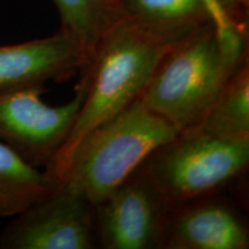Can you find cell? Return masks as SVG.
Instances as JSON below:
<instances>
[{
    "label": "cell",
    "mask_w": 249,
    "mask_h": 249,
    "mask_svg": "<svg viewBox=\"0 0 249 249\" xmlns=\"http://www.w3.org/2000/svg\"><path fill=\"white\" fill-rule=\"evenodd\" d=\"M85 66L79 46L60 30L45 38L0 45V93L62 82Z\"/></svg>",
    "instance_id": "8"
},
{
    "label": "cell",
    "mask_w": 249,
    "mask_h": 249,
    "mask_svg": "<svg viewBox=\"0 0 249 249\" xmlns=\"http://www.w3.org/2000/svg\"><path fill=\"white\" fill-rule=\"evenodd\" d=\"M249 164V141L214 136L200 126L181 130L139 167L170 207L210 196Z\"/></svg>",
    "instance_id": "4"
},
{
    "label": "cell",
    "mask_w": 249,
    "mask_h": 249,
    "mask_svg": "<svg viewBox=\"0 0 249 249\" xmlns=\"http://www.w3.org/2000/svg\"><path fill=\"white\" fill-rule=\"evenodd\" d=\"M95 209L98 248H163L172 208L138 171Z\"/></svg>",
    "instance_id": "7"
},
{
    "label": "cell",
    "mask_w": 249,
    "mask_h": 249,
    "mask_svg": "<svg viewBox=\"0 0 249 249\" xmlns=\"http://www.w3.org/2000/svg\"><path fill=\"white\" fill-rule=\"evenodd\" d=\"M223 2L236 20L247 23L249 0H223Z\"/></svg>",
    "instance_id": "15"
},
{
    "label": "cell",
    "mask_w": 249,
    "mask_h": 249,
    "mask_svg": "<svg viewBox=\"0 0 249 249\" xmlns=\"http://www.w3.org/2000/svg\"><path fill=\"white\" fill-rule=\"evenodd\" d=\"M246 58L227 53L214 27L207 24L165 55L142 102L178 132L197 126Z\"/></svg>",
    "instance_id": "3"
},
{
    "label": "cell",
    "mask_w": 249,
    "mask_h": 249,
    "mask_svg": "<svg viewBox=\"0 0 249 249\" xmlns=\"http://www.w3.org/2000/svg\"><path fill=\"white\" fill-rule=\"evenodd\" d=\"M178 133L140 97L81 140L58 181L96 207Z\"/></svg>",
    "instance_id": "2"
},
{
    "label": "cell",
    "mask_w": 249,
    "mask_h": 249,
    "mask_svg": "<svg viewBox=\"0 0 249 249\" xmlns=\"http://www.w3.org/2000/svg\"><path fill=\"white\" fill-rule=\"evenodd\" d=\"M197 126L220 139L249 141L248 58L226 81Z\"/></svg>",
    "instance_id": "12"
},
{
    "label": "cell",
    "mask_w": 249,
    "mask_h": 249,
    "mask_svg": "<svg viewBox=\"0 0 249 249\" xmlns=\"http://www.w3.org/2000/svg\"><path fill=\"white\" fill-rule=\"evenodd\" d=\"M2 249L98 248L96 209L87 198L57 181L0 231Z\"/></svg>",
    "instance_id": "5"
},
{
    "label": "cell",
    "mask_w": 249,
    "mask_h": 249,
    "mask_svg": "<svg viewBox=\"0 0 249 249\" xmlns=\"http://www.w3.org/2000/svg\"><path fill=\"white\" fill-rule=\"evenodd\" d=\"M45 91V87H34L0 93V142L38 169L51 163L70 135L85 97V82L80 79L74 97L57 107L43 102Z\"/></svg>",
    "instance_id": "6"
},
{
    "label": "cell",
    "mask_w": 249,
    "mask_h": 249,
    "mask_svg": "<svg viewBox=\"0 0 249 249\" xmlns=\"http://www.w3.org/2000/svg\"><path fill=\"white\" fill-rule=\"evenodd\" d=\"M119 1H120V0H119Z\"/></svg>",
    "instance_id": "16"
},
{
    "label": "cell",
    "mask_w": 249,
    "mask_h": 249,
    "mask_svg": "<svg viewBox=\"0 0 249 249\" xmlns=\"http://www.w3.org/2000/svg\"><path fill=\"white\" fill-rule=\"evenodd\" d=\"M60 18V30L75 42L86 60L95 54L103 36L123 17L119 0H52ZM85 66V67H86ZM83 67V68H85Z\"/></svg>",
    "instance_id": "11"
},
{
    "label": "cell",
    "mask_w": 249,
    "mask_h": 249,
    "mask_svg": "<svg viewBox=\"0 0 249 249\" xmlns=\"http://www.w3.org/2000/svg\"><path fill=\"white\" fill-rule=\"evenodd\" d=\"M120 5L136 26L172 45L211 23L200 0H120Z\"/></svg>",
    "instance_id": "10"
},
{
    "label": "cell",
    "mask_w": 249,
    "mask_h": 249,
    "mask_svg": "<svg viewBox=\"0 0 249 249\" xmlns=\"http://www.w3.org/2000/svg\"><path fill=\"white\" fill-rule=\"evenodd\" d=\"M209 15L210 22L216 29L227 53L236 59L248 55L247 23L240 22L230 13L223 0H200Z\"/></svg>",
    "instance_id": "14"
},
{
    "label": "cell",
    "mask_w": 249,
    "mask_h": 249,
    "mask_svg": "<svg viewBox=\"0 0 249 249\" xmlns=\"http://www.w3.org/2000/svg\"><path fill=\"white\" fill-rule=\"evenodd\" d=\"M164 249H248L249 230L231 204L209 196L171 211Z\"/></svg>",
    "instance_id": "9"
},
{
    "label": "cell",
    "mask_w": 249,
    "mask_h": 249,
    "mask_svg": "<svg viewBox=\"0 0 249 249\" xmlns=\"http://www.w3.org/2000/svg\"><path fill=\"white\" fill-rule=\"evenodd\" d=\"M176 45L150 35L124 14L112 24L91 60L80 71L83 102L70 135L44 169L54 181L65 173L81 140L141 97L160 61Z\"/></svg>",
    "instance_id": "1"
},
{
    "label": "cell",
    "mask_w": 249,
    "mask_h": 249,
    "mask_svg": "<svg viewBox=\"0 0 249 249\" xmlns=\"http://www.w3.org/2000/svg\"><path fill=\"white\" fill-rule=\"evenodd\" d=\"M55 183L44 170L27 163L0 142V218L21 213Z\"/></svg>",
    "instance_id": "13"
}]
</instances>
